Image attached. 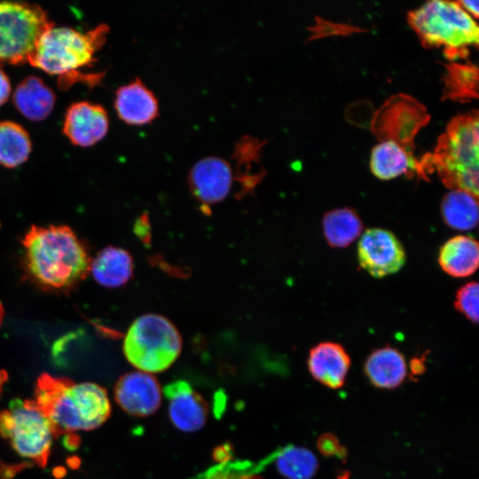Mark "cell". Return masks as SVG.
Listing matches in <instances>:
<instances>
[{"label": "cell", "instance_id": "obj_8", "mask_svg": "<svg viewBox=\"0 0 479 479\" xmlns=\"http://www.w3.org/2000/svg\"><path fill=\"white\" fill-rule=\"evenodd\" d=\"M53 23L40 6L0 3V63L28 62L41 35Z\"/></svg>", "mask_w": 479, "mask_h": 479}, {"label": "cell", "instance_id": "obj_3", "mask_svg": "<svg viewBox=\"0 0 479 479\" xmlns=\"http://www.w3.org/2000/svg\"><path fill=\"white\" fill-rule=\"evenodd\" d=\"M476 110L454 117L428 153L433 169L452 190L478 198L479 126Z\"/></svg>", "mask_w": 479, "mask_h": 479}, {"label": "cell", "instance_id": "obj_7", "mask_svg": "<svg viewBox=\"0 0 479 479\" xmlns=\"http://www.w3.org/2000/svg\"><path fill=\"white\" fill-rule=\"evenodd\" d=\"M0 436L21 457L43 467L52 444V427L32 400H12L0 410Z\"/></svg>", "mask_w": 479, "mask_h": 479}, {"label": "cell", "instance_id": "obj_24", "mask_svg": "<svg viewBox=\"0 0 479 479\" xmlns=\"http://www.w3.org/2000/svg\"><path fill=\"white\" fill-rule=\"evenodd\" d=\"M273 462L279 473L287 479H311L318 468L311 451L293 444L275 450Z\"/></svg>", "mask_w": 479, "mask_h": 479}, {"label": "cell", "instance_id": "obj_29", "mask_svg": "<svg viewBox=\"0 0 479 479\" xmlns=\"http://www.w3.org/2000/svg\"><path fill=\"white\" fill-rule=\"evenodd\" d=\"M318 452L326 457H335L344 459L348 456V451L342 445L338 437L332 433L322 434L316 443Z\"/></svg>", "mask_w": 479, "mask_h": 479}, {"label": "cell", "instance_id": "obj_30", "mask_svg": "<svg viewBox=\"0 0 479 479\" xmlns=\"http://www.w3.org/2000/svg\"><path fill=\"white\" fill-rule=\"evenodd\" d=\"M213 457L215 460L218 461L219 463L231 460L232 457V447L230 444H224L217 446L213 452Z\"/></svg>", "mask_w": 479, "mask_h": 479}, {"label": "cell", "instance_id": "obj_16", "mask_svg": "<svg viewBox=\"0 0 479 479\" xmlns=\"http://www.w3.org/2000/svg\"><path fill=\"white\" fill-rule=\"evenodd\" d=\"M307 365L310 375L317 381L337 389L345 383L350 358L341 344L323 342L310 350Z\"/></svg>", "mask_w": 479, "mask_h": 479}, {"label": "cell", "instance_id": "obj_2", "mask_svg": "<svg viewBox=\"0 0 479 479\" xmlns=\"http://www.w3.org/2000/svg\"><path fill=\"white\" fill-rule=\"evenodd\" d=\"M32 401L50 421L55 436L95 429L111 414L110 401L103 387L48 373L38 377Z\"/></svg>", "mask_w": 479, "mask_h": 479}, {"label": "cell", "instance_id": "obj_13", "mask_svg": "<svg viewBox=\"0 0 479 479\" xmlns=\"http://www.w3.org/2000/svg\"><path fill=\"white\" fill-rule=\"evenodd\" d=\"M232 180L230 163L219 156L201 158L194 163L188 175L192 194L204 205L224 200L231 191Z\"/></svg>", "mask_w": 479, "mask_h": 479}, {"label": "cell", "instance_id": "obj_9", "mask_svg": "<svg viewBox=\"0 0 479 479\" xmlns=\"http://www.w3.org/2000/svg\"><path fill=\"white\" fill-rule=\"evenodd\" d=\"M360 266L370 275L382 278L397 272L405 263V252L397 236L385 229H367L357 244Z\"/></svg>", "mask_w": 479, "mask_h": 479}, {"label": "cell", "instance_id": "obj_26", "mask_svg": "<svg viewBox=\"0 0 479 479\" xmlns=\"http://www.w3.org/2000/svg\"><path fill=\"white\" fill-rule=\"evenodd\" d=\"M478 69L473 64L452 62L446 65L444 75V98L467 101L477 98Z\"/></svg>", "mask_w": 479, "mask_h": 479}, {"label": "cell", "instance_id": "obj_1", "mask_svg": "<svg viewBox=\"0 0 479 479\" xmlns=\"http://www.w3.org/2000/svg\"><path fill=\"white\" fill-rule=\"evenodd\" d=\"M25 266L41 286L66 290L82 280L91 258L76 234L65 225H33L22 240Z\"/></svg>", "mask_w": 479, "mask_h": 479}, {"label": "cell", "instance_id": "obj_15", "mask_svg": "<svg viewBox=\"0 0 479 479\" xmlns=\"http://www.w3.org/2000/svg\"><path fill=\"white\" fill-rule=\"evenodd\" d=\"M109 126L107 113L99 105L74 103L65 115L63 132L75 145L87 147L101 140Z\"/></svg>", "mask_w": 479, "mask_h": 479}, {"label": "cell", "instance_id": "obj_33", "mask_svg": "<svg viewBox=\"0 0 479 479\" xmlns=\"http://www.w3.org/2000/svg\"><path fill=\"white\" fill-rule=\"evenodd\" d=\"M411 372L412 375H420L425 371L422 358H414L411 361Z\"/></svg>", "mask_w": 479, "mask_h": 479}, {"label": "cell", "instance_id": "obj_18", "mask_svg": "<svg viewBox=\"0 0 479 479\" xmlns=\"http://www.w3.org/2000/svg\"><path fill=\"white\" fill-rule=\"evenodd\" d=\"M407 369L404 355L390 346L373 350L364 366L369 381L382 389H394L400 386L407 376Z\"/></svg>", "mask_w": 479, "mask_h": 479}, {"label": "cell", "instance_id": "obj_28", "mask_svg": "<svg viewBox=\"0 0 479 479\" xmlns=\"http://www.w3.org/2000/svg\"><path fill=\"white\" fill-rule=\"evenodd\" d=\"M455 309L472 323L478 322V283L468 282L456 293Z\"/></svg>", "mask_w": 479, "mask_h": 479}, {"label": "cell", "instance_id": "obj_32", "mask_svg": "<svg viewBox=\"0 0 479 479\" xmlns=\"http://www.w3.org/2000/svg\"><path fill=\"white\" fill-rule=\"evenodd\" d=\"M458 2V1H457ZM458 4L467 12L477 18L479 13L478 1H459Z\"/></svg>", "mask_w": 479, "mask_h": 479}, {"label": "cell", "instance_id": "obj_21", "mask_svg": "<svg viewBox=\"0 0 479 479\" xmlns=\"http://www.w3.org/2000/svg\"><path fill=\"white\" fill-rule=\"evenodd\" d=\"M478 243L469 236L449 239L440 248L438 263L442 270L455 278L472 275L478 267Z\"/></svg>", "mask_w": 479, "mask_h": 479}, {"label": "cell", "instance_id": "obj_4", "mask_svg": "<svg viewBox=\"0 0 479 479\" xmlns=\"http://www.w3.org/2000/svg\"><path fill=\"white\" fill-rule=\"evenodd\" d=\"M408 23L424 47H443L450 60L466 58L479 43L475 20L458 2L428 1L409 12Z\"/></svg>", "mask_w": 479, "mask_h": 479}, {"label": "cell", "instance_id": "obj_27", "mask_svg": "<svg viewBox=\"0 0 479 479\" xmlns=\"http://www.w3.org/2000/svg\"><path fill=\"white\" fill-rule=\"evenodd\" d=\"M258 473L257 463L231 459L208 468L192 479H263Z\"/></svg>", "mask_w": 479, "mask_h": 479}, {"label": "cell", "instance_id": "obj_22", "mask_svg": "<svg viewBox=\"0 0 479 479\" xmlns=\"http://www.w3.org/2000/svg\"><path fill=\"white\" fill-rule=\"evenodd\" d=\"M363 224L351 208L333 209L323 217V232L326 240L332 247H346L361 234Z\"/></svg>", "mask_w": 479, "mask_h": 479}, {"label": "cell", "instance_id": "obj_17", "mask_svg": "<svg viewBox=\"0 0 479 479\" xmlns=\"http://www.w3.org/2000/svg\"><path fill=\"white\" fill-rule=\"evenodd\" d=\"M114 107L118 116L132 125L147 124L159 114L157 98L139 78L118 88Z\"/></svg>", "mask_w": 479, "mask_h": 479}, {"label": "cell", "instance_id": "obj_19", "mask_svg": "<svg viewBox=\"0 0 479 479\" xmlns=\"http://www.w3.org/2000/svg\"><path fill=\"white\" fill-rule=\"evenodd\" d=\"M56 97L53 90L37 76H27L16 87L13 103L29 121L44 120L52 111Z\"/></svg>", "mask_w": 479, "mask_h": 479}, {"label": "cell", "instance_id": "obj_11", "mask_svg": "<svg viewBox=\"0 0 479 479\" xmlns=\"http://www.w3.org/2000/svg\"><path fill=\"white\" fill-rule=\"evenodd\" d=\"M162 389L151 373L133 371L122 375L114 387V399L127 413L136 417L153 414L161 406Z\"/></svg>", "mask_w": 479, "mask_h": 479}, {"label": "cell", "instance_id": "obj_20", "mask_svg": "<svg viewBox=\"0 0 479 479\" xmlns=\"http://www.w3.org/2000/svg\"><path fill=\"white\" fill-rule=\"evenodd\" d=\"M133 269L132 256L126 249L107 247L91 260L90 271L98 284L116 288L130 279Z\"/></svg>", "mask_w": 479, "mask_h": 479}, {"label": "cell", "instance_id": "obj_31", "mask_svg": "<svg viewBox=\"0 0 479 479\" xmlns=\"http://www.w3.org/2000/svg\"><path fill=\"white\" fill-rule=\"evenodd\" d=\"M11 94V83L5 73L0 69V106L7 101Z\"/></svg>", "mask_w": 479, "mask_h": 479}, {"label": "cell", "instance_id": "obj_35", "mask_svg": "<svg viewBox=\"0 0 479 479\" xmlns=\"http://www.w3.org/2000/svg\"><path fill=\"white\" fill-rule=\"evenodd\" d=\"M3 318H4V309H3V306H2V304L0 302V326L2 325Z\"/></svg>", "mask_w": 479, "mask_h": 479}, {"label": "cell", "instance_id": "obj_25", "mask_svg": "<svg viewBox=\"0 0 479 479\" xmlns=\"http://www.w3.org/2000/svg\"><path fill=\"white\" fill-rule=\"evenodd\" d=\"M31 152L28 133L20 124L0 122V165L14 168L25 162Z\"/></svg>", "mask_w": 479, "mask_h": 479}, {"label": "cell", "instance_id": "obj_23", "mask_svg": "<svg viewBox=\"0 0 479 479\" xmlns=\"http://www.w3.org/2000/svg\"><path fill=\"white\" fill-rule=\"evenodd\" d=\"M477 197L462 190H452L443 199L441 213L444 223L452 229L468 231L478 221Z\"/></svg>", "mask_w": 479, "mask_h": 479}, {"label": "cell", "instance_id": "obj_10", "mask_svg": "<svg viewBox=\"0 0 479 479\" xmlns=\"http://www.w3.org/2000/svg\"><path fill=\"white\" fill-rule=\"evenodd\" d=\"M378 114L379 137L411 150H413V136L428 120L424 107L415 99L404 95L389 98Z\"/></svg>", "mask_w": 479, "mask_h": 479}, {"label": "cell", "instance_id": "obj_6", "mask_svg": "<svg viewBox=\"0 0 479 479\" xmlns=\"http://www.w3.org/2000/svg\"><path fill=\"white\" fill-rule=\"evenodd\" d=\"M122 349L126 359L139 371L161 373L169 369L179 357L182 338L169 319L148 313L130 325Z\"/></svg>", "mask_w": 479, "mask_h": 479}, {"label": "cell", "instance_id": "obj_5", "mask_svg": "<svg viewBox=\"0 0 479 479\" xmlns=\"http://www.w3.org/2000/svg\"><path fill=\"white\" fill-rule=\"evenodd\" d=\"M108 31L106 24L86 33L53 25L41 35L28 63L50 75L73 78L80 67L95 61Z\"/></svg>", "mask_w": 479, "mask_h": 479}, {"label": "cell", "instance_id": "obj_34", "mask_svg": "<svg viewBox=\"0 0 479 479\" xmlns=\"http://www.w3.org/2000/svg\"><path fill=\"white\" fill-rule=\"evenodd\" d=\"M349 475L348 472L344 471L342 472L341 475H339V476L337 477V479H349Z\"/></svg>", "mask_w": 479, "mask_h": 479}, {"label": "cell", "instance_id": "obj_12", "mask_svg": "<svg viewBox=\"0 0 479 479\" xmlns=\"http://www.w3.org/2000/svg\"><path fill=\"white\" fill-rule=\"evenodd\" d=\"M162 393L168 400L169 418L175 428L192 433L205 426L208 415V403L189 382L174 381L164 386Z\"/></svg>", "mask_w": 479, "mask_h": 479}, {"label": "cell", "instance_id": "obj_14", "mask_svg": "<svg viewBox=\"0 0 479 479\" xmlns=\"http://www.w3.org/2000/svg\"><path fill=\"white\" fill-rule=\"evenodd\" d=\"M370 167L373 174L382 180L403 174H415L425 178L434 170L428 154L418 160L412 150L392 140H383L373 148Z\"/></svg>", "mask_w": 479, "mask_h": 479}]
</instances>
